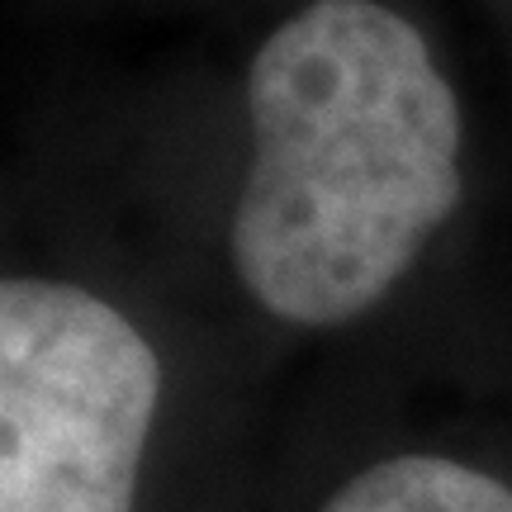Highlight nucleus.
<instances>
[{"instance_id":"nucleus-1","label":"nucleus","mask_w":512,"mask_h":512,"mask_svg":"<svg viewBox=\"0 0 512 512\" xmlns=\"http://www.w3.org/2000/svg\"><path fill=\"white\" fill-rule=\"evenodd\" d=\"M247 133L228 252L256 309L294 328L370 313L465 200L456 86L384 0L280 19L247 67Z\"/></svg>"},{"instance_id":"nucleus-2","label":"nucleus","mask_w":512,"mask_h":512,"mask_svg":"<svg viewBox=\"0 0 512 512\" xmlns=\"http://www.w3.org/2000/svg\"><path fill=\"white\" fill-rule=\"evenodd\" d=\"M162 361L110 299L0 275V512H133Z\"/></svg>"},{"instance_id":"nucleus-3","label":"nucleus","mask_w":512,"mask_h":512,"mask_svg":"<svg viewBox=\"0 0 512 512\" xmlns=\"http://www.w3.org/2000/svg\"><path fill=\"white\" fill-rule=\"evenodd\" d=\"M318 512H512V484L451 456H389L351 475Z\"/></svg>"}]
</instances>
